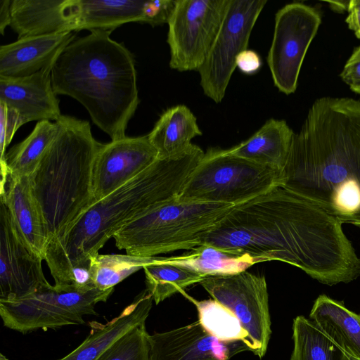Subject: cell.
<instances>
[{
  "label": "cell",
  "mask_w": 360,
  "mask_h": 360,
  "mask_svg": "<svg viewBox=\"0 0 360 360\" xmlns=\"http://www.w3.org/2000/svg\"><path fill=\"white\" fill-rule=\"evenodd\" d=\"M204 243L259 262L290 264L328 285L360 275V258L342 224L281 186L235 205Z\"/></svg>",
  "instance_id": "cell-1"
},
{
  "label": "cell",
  "mask_w": 360,
  "mask_h": 360,
  "mask_svg": "<svg viewBox=\"0 0 360 360\" xmlns=\"http://www.w3.org/2000/svg\"><path fill=\"white\" fill-rule=\"evenodd\" d=\"M281 186L360 229L359 101H315L294 134Z\"/></svg>",
  "instance_id": "cell-2"
},
{
  "label": "cell",
  "mask_w": 360,
  "mask_h": 360,
  "mask_svg": "<svg viewBox=\"0 0 360 360\" xmlns=\"http://www.w3.org/2000/svg\"><path fill=\"white\" fill-rule=\"evenodd\" d=\"M205 153L192 144L183 155L158 159L146 170L86 208L48 245L45 261L55 285L70 268L98 253L127 224L179 196Z\"/></svg>",
  "instance_id": "cell-3"
},
{
  "label": "cell",
  "mask_w": 360,
  "mask_h": 360,
  "mask_svg": "<svg viewBox=\"0 0 360 360\" xmlns=\"http://www.w3.org/2000/svg\"><path fill=\"white\" fill-rule=\"evenodd\" d=\"M112 30H91L73 40L53 64L51 79L58 95L70 96L112 139L127 136L139 103L133 54L112 40Z\"/></svg>",
  "instance_id": "cell-4"
},
{
  "label": "cell",
  "mask_w": 360,
  "mask_h": 360,
  "mask_svg": "<svg viewBox=\"0 0 360 360\" xmlns=\"http://www.w3.org/2000/svg\"><path fill=\"white\" fill-rule=\"evenodd\" d=\"M58 130L34 171L28 176L49 242L94 202L92 174L102 143L88 121L63 115Z\"/></svg>",
  "instance_id": "cell-5"
},
{
  "label": "cell",
  "mask_w": 360,
  "mask_h": 360,
  "mask_svg": "<svg viewBox=\"0 0 360 360\" xmlns=\"http://www.w3.org/2000/svg\"><path fill=\"white\" fill-rule=\"evenodd\" d=\"M234 206L176 198L127 224L112 238L117 248L131 256L191 250L204 243Z\"/></svg>",
  "instance_id": "cell-6"
},
{
  "label": "cell",
  "mask_w": 360,
  "mask_h": 360,
  "mask_svg": "<svg viewBox=\"0 0 360 360\" xmlns=\"http://www.w3.org/2000/svg\"><path fill=\"white\" fill-rule=\"evenodd\" d=\"M282 171L210 148L191 174L179 200L237 205L281 186Z\"/></svg>",
  "instance_id": "cell-7"
},
{
  "label": "cell",
  "mask_w": 360,
  "mask_h": 360,
  "mask_svg": "<svg viewBox=\"0 0 360 360\" xmlns=\"http://www.w3.org/2000/svg\"><path fill=\"white\" fill-rule=\"evenodd\" d=\"M113 290H82L48 283L24 297L0 300V316L5 327L22 333L80 325L84 316L98 315L96 304L107 301Z\"/></svg>",
  "instance_id": "cell-8"
},
{
  "label": "cell",
  "mask_w": 360,
  "mask_h": 360,
  "mask_svg": "<svg viewBox=\"0 0 360 360\" xmlns=\"http://www.w3.org/2000/svg\"><path fill=\"white\" fill-rule=\"evenodd\" d=\"M228 0H176L168 20L169 66L198 71L203 65L223 20Z\"/></svg>",
  "instance_id": "cell-9"
},
{
  "label": "cell",
  "mask_w": 360,
  "mask_h": 360,
  "mask_svg": "<svg viewBox=\"0 0 360 360\" xmlns=\"http://www.w3.org/2000/svg\"><path fill=\"white\" fill-rule=\"evenodd\" d=\"M200 284L214 300L239 319L247 334L245 345L262 359L271 334L266 278L246 271L226 276H208Z\"/></svg>",
  "instance_id": "cell-10"
},
{
  "label": "cell",
  "mask_w": 360,
  "mask_h": 360,
  "mask_svg": "<svg viewBox=\"0 0 360 360\" xmlns=\"http://www.w3.org/2000/svg\"><path fill=\"white\" fill-rule=\"evenodd\" d=\"M266 3V0H228L218 34L198 70L202 91L214 103L223 100L236 68V58L247 49L252 30Z\"/></svg>",
  "instance_id": "cell-11"
},
{
  "label": "cell",
  "mask_w": 360,
  "mask_h": 360,
  "mask_svg": "<svg viewBox=\"0 0 360 360\" xmlns=\"http://www.w3.org/2000/svg\"><path fill=\"white\" fill-rule=\"evenodd\" d=\"M321 22L318 9L300 2L286 4L276 13L267 63L274 85L283 94L295 91L306 52Z\"/></svg>",
  "instance_id": "cell-12"
},
{
  "label": "cell",
  "mask_w": 360,
  "mask_h": 360,
  "mask_svg": "<svg viewBox=\"0 0 360 360\" xmlns=\"http://www.w3.org/2000/svg\"><path fill=\"white\" fill-rule=\"evenodd\" d=\"M158 159L148 136H125L102 143L94 160L92 192L98 201L146 170Z\"/></svg>",
  "instance_id": "cell-13"
},
{
  "label": "cell",
  "mask_w": 360,
  "mask_h": 360,
  "mask_svg": "<svg viewBox=\"0 0 360 360\" xmlns=\"http://www.w3.org/2000/svg\"><path fill=\"white\" fill-rule=\"evenodd\" d=\"M42 261L22 243L6 207L0 202V300L24 297L48 283Z\"/></svg>",
  "instance_id": "cell-14"
},
{
  "label": "cell",
  "mask_w": 360,
  "mask_h": 360,
  "mask_svg": "<svg viewBox=\"0 0 360 360\" xmlns=\"http://www.w3.org/2000/svg\"><path fill=\"white\" fill-rule=\"evenodd\" d=\"M150 360H229L248 347L242 341L224 342L208 333L198 321L148 336Z\"/></svg>",
  "instance_id": "cell-15"
},
{
  "label": "cell",
  "mask_w": 360,
  "mask_h": 360,
  "mask_svg": "<svg viewBox=\"0 0 360 360\" xmlns=\"http://www.w3.org/2000/svg\"><path fill=\"white\" fill-rule=\"evenodd\" d=\"M79 22L82 30H113L133 22L152 26L167 23L174 1L79 0Z\"/></svg>",
  "instance_id": "cell-16"
},
{
  "label": "cell",
  "mask_w": 360,
  "mask_h": 360,
  "mask_svg": "<svg viewBox=\"0 0 360 360\" xmlns=\"http://www.w3.org/2000/svg\"><path fill=\"white\" fill-rule=\"evenodd\" d=\"M0 202L6 207L22 243L31 252L45 260L49 240L28 176L1 174Z\"/></svg>",
  "instance_id": "cell-17"
},
{
  "label": "cell",
  "mask_w": 360,
  "mask_h": 360,
  "mask_svg": "<svg viewBox=\"0 0 360 360\" xmlns=\"http://www.w3.org/2000/svg\"><path fill=\"white\" fill-rule=\"evenodd\" d=\"M79 0H12L9 26L18 39L77 32Z\"/></svg>",
  "instance_id": "cell-18"
},
{
  "label": "cell",
  "mask_w": 360,
  "mask_h": 360,
  "mask_svg": "<svg viewBox=\"0 0 360 360\" xmlns=\"http://www.w3.org/2000/svg\"><path fill=\"white\" fill-rule=\"evenodd\" d=\"M52 66L23 77L0 76V102L16 110L25 124L35 120L56 122L62 115L52 87Z\"/></svg>",
  "instance_id": "cell-19"
},
{
  "label": "cell",
  "mask_w": 360,
  "mask_h": 360,
  "mask_svg": "<svg viewBox=\"0 0 360 360\" xmlns=\"http://www.w3.org/2000/svg\"><path fill=\"white\" fill-rule=\"evenodd\" d=\"M74 32L18 39L0 46V76L23 77L52 66L75 39Z\"/></svg>",
  "instance_id": "cell-20"
},
{
  "label": "cell",
  "mask_w": 360,
  "mask_h": 360,
  "mask_svg": "<svg viewBox=\"0 0 360 360\" xmlns=\"http://www.w3.org/2000/svg\"><path fill=\"white\" fill-rule=\"evenodd\" d=\"M153 299L146 289L116 317L103 324L91 323L86 338L72 352L56 360H98L117 340L146 323Z\"/></svg>",
  "instance_id": "cell-21"
},
{
  "label": "cell",
  "mask_w": 360,
  "mask_h": 360,
  "mask_svg": "<svg viewBox=\"0 0 360 360\" xmlns=\"http://www.w3.org/2000/svg\"><path fill=\"white\" fill-rule=\"evenodd\" d=\"M310 320L347 354L360 360V314L326 295L315 300Z\"/></svg>",
  "instance_id": "cell-22"
},
{
  "label": "cell",
  "mask_w": 360,
  "mask_h": 360,
  "mask_svg": "<svg viewBox=\"0 0 360 360\" xmlns=\"http://www.w3.org/2000/svg\"><path fill=\"white\" fill-rule=\"evenodd\" d=\"M294 134L285 120L270 119L248 139L227 150L238 157L283 171Z\"/></svg>",
  "instance_id": "cell-23"
},
{
  "label": "cell",
  "mask_w": 360,
  "mask_h": 360,
  "mask_svg": "<svg viewBox=\"0 0 360 360\" xmlns=\"http://www.w3.org/2000/svg\"><path fill=\"white\" fill-rule=\"evenodd\" d=\"M201 135L195 116L185 105L167 109L148 134L158 152V159L174 158L183 155L193 144L191 140Z\"/></svg>",
  "instance_id": "cell-24"
},
{
  "label": "cell",
  "mask_w": 360,
  "mask_h": 360,
  "mask_svg": "<svg viewBox=\"0 0 360 360\" xmlns=\"http://www.w3.org/2000/svg\"><path fill=\"white\" fill-rule=\"evenodd\" d=\"M162 259L167 263L189 269L205 277L236 274L259 263L249 254L231 252L207 243L182 255Z\"/></svg>",
  "instance_id": "cell-25"
},
{
  "label": "cell",
  "mask_w": 360,
  "mask_h": 360,
  "mask_svg": "<svg viewBox=\"0 0 360 360\" xmlns=\"http://www.w3.org/2000/svg\"><path fill=\"white\" fill-rule=\"evenodd\" d=\"M58 130L56 122L39 121L30 134L5 155L4 163L12 176H30L53 141Z\"/></svg>",
  "instance_id": "cell-26"
},
{
  "label": "cell",
  "mask_w": 360,
  "mask_h": 360,
  "mask_svg": "<svg viewBox=\"0 0 360 360\" xmlns=\"http://www.w3.org/2000/svg\"><path fill=\"white\" fill-rule=\"evenodd\" d=\"M143 269L146 290L156 304L206 278L189 269L167 263L161 257H154Z\"/></svg>",
  "instance_id": "cell-27"
},
{
  "label": "cell",
  "mask_w": 360,
  "mask_h": 360,
  "mask_svg": "<svg viewBox=\"0 0 360 360\" xmlns=\"http://www.w3.org/2000/svg\"><path fill=\"white\" fill-rule=\"evenodd\" d=\"M292 340L290 360H351L350 356L304 316L293 320Z\"/></svg>",
  "instance_id": "cell-28"
},
{
  "label": "cell",
  "mask_w": 360,
  "mask_h": 360,
  "mask_svg": "<svg viewBox=\"0 0 360 360\" xmlns=\"http://www.w3.org/2000/svg\"><path fill=\"white\" fill-rule=\"evenodd\" d=\"M181 293L196 307L198 321L208 333L221 341H242L245 345L247 334L233 311L214 299L198 301L184 290Z\"/></svg>",
  "instance_id": "cell-29"
},
{
  "label": "cell",
  "mask_w": 360,
  "mask_h": 360,
  "mask_svg": "<svg viewBox=\"0 0 360 360\" xmlns=\"http://www.w3.org/2000/svg\"><path fill=\"white\" fill-rule=\"evenodd\" d=\"M153 257L129 255H100L90 257L91 274L94 286L101 290L114 288L132 274L149 263Z\"/></svg>",
  "instance_id": "cell-30"
},
{
  "label": "cell",
  "mask_w": 360,
  "mask_h": 360,
  "mask_svg": "<svg viewBox=\"0 0 360 360\" xmlns=\"http://www.w3.org/2000/svg\"><path fill=\"white\" fill-rule=\"evenodd\" d=\"M148 336L146 323H142L117 340L98 360H150Z\"/></svg>",
  "instance_id": "cell-31"
},
{
  "label": "cell",
  "mask_w": 360,
  "mask_h": 360,
  "mask_svg": "<svg viewBox=\"0 0 360 360\" xmlns=\"http://www.w3.org/2000/svg\"><path fill=\"white\" fill-rule=\"evenodd\" d=\"M25 124L16 110L0 102V162L4 160L6 149L15 133Z\"/></svg>",
  "instance_id": "cell-32"
},
{
  "label": "cell",
  "mask_w": 360,
  "mask_h": 360,
  "mask_svg": "<svg viewBox=\"0 0 360 360\" xmlns=\"http://www.w3.org/2000/svg\"><path fill=\"white\" fill-rule=\"evenodd\" d=\"M340 76L352 91L360 94V46L354 49Z\"/></svg>",
  "instance_id": "cell-33"
},
{
  "label": "cell",
  "mask_w": 360,
  "mask_h": 360,
  "mask_svg": "<svg viewBox=\"0 0 360 360\" xmlns=\"http://www.w3.org/2000/svg\"><path fill=\"white\" fill-rule=\"evenodd\" d=\"M236 68L243 73L252 75L256 73L262 65V60L259 54L252 50L246 49L237 56Z\"/></svg>",
  "instance_id": "cell-34"
},
{
  "label": "cell",
  "mask_w": 360,
  "mask_h": 360,
  "mask_svg": "<svg viewBox=\"0 0 360 360\" xmlns=\"http://www.w3.org/2000/svg\"><path fill=\"white\" fill-rule=\"evenodd\" d=\"M345 20L348 27L360 39V0H351Z\"/></svg>",
  "instance_id": "cell-35"
},
{
  "label": "cell",
  "mask_w": 360,
  "mask_h": 360,
  "mask_svg": "<svg viewBox=\"0 0 360 360\" xmlns=\"http://www.w3.org/2000/svg\"><path fill=\"white\" fill-rule=\"evenodd\" d=\"M12 0H0V32L4 34L5 28L11 22V4Z\"/></svg>",
  "instance_id": "cell-36"
},
{
  "label": "cell",
  "mask_w": 360,
  "mask_h": 360,
  "mask_svg": "<svg viewBox=\"0 0 360 360\" xmlns=\"http://www.w3.org/2000/svg\"><path fill=\"white\" fill-rule=\"evenodd\" d=\"M350 1H328L331 9L335 12L348 11Z\"/></svg>",
  "instance_id": "cell-37"
},
{
  "label": "cell",
  "mask_w": 360,
  "mask_h": 360,
  "mask_svg": "<svg viewBox=\"0 0 360 360\" xmlns=\"http://www.w3.org/2000/svg\"><path fill=\"white\" fill-rule=\"evenodd\" d=\"M351 360H358V359H356L353 358V357H352V356H351Z\"/></svg>",
  "instance_id": "cell-38"
}]
</instances>
